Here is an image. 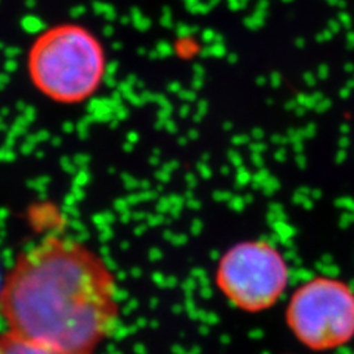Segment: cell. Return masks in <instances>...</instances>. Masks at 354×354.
<instances>
[{
  "label": "cell",
  "instance_id": "obj_6",
  "mask_svg": "<svg viewBox=\"0 0 354 354\" xmlns=\"http://www.w3.org/2000/svg\"><path fill=\"white\" fill-rule=\"evenodd\" d=\"M2 283H3V278H0V290H2Z\"/></svg>",
  "mask_w": 354,
  "mask_h": 354
},
{
  "label": "cell",
  "instance_id": "obj_1",
  "mask_svg": "<svg viewBox=\"0 0 354 354\" xmlns=\"http://www.w3.org/2000/svg\"><path fill=\"white\" fill-rule=\"evenodd\" d=\"M120 315L113 269L80 239L43 238L3 276L0 316L6 330L59 354H95L114 335Z\"/></svg>",
  "mask_w": 354,
  "mask_h": 354
},
{
  "label": "cell",
  "instance_id": "obj_5",
  "mask_svg": "<svg viewBox=\"0 0 354 354\" xmlns=\"http://www.w3.org/2000/svg\"><path fill=\"white\" fill-rule=\"evenodd\" d=\"M0 354H59L39 342L19 337L14 332L5 330L0 334Z\"/></svg>",
  "mask_w": 354,
  "mask_h": 354
},
{
  "label": "cell",
  "instance_id": "obj_4",
  "mask_svg": "<svg viewBox=\"0 0 354 354\" xmlns=\"http://www.w3.org/2000/svg\"><path fill=\"white\" fill-rule=\"evenodd\" d=\"M216 281L235 307L259 313L279 301L288 283V268L282 254L270 243L242 242L220 260Z\"/></svg>",
  "mask_w": 354,
  "mask_h": 354
},
{
  "label": "cell",
  "instance_id": "obj_3",
  "mask_svg": "<svg viewBox=\"0 0 354 354\" xmlns=\"http://www.w3.org/2000/svg\"><path fill=\"white\" fill-rule=\"evenodd\" d=\"M286 324L301 346L330 351L354 338V291L342 281L316 278L301 285L286 308Z\"/></svg>",
  "mask_w": 354,
  "mask_h": 354
},
{
  "label": "cell",
  "instance_id": "obj_2",
  "mask_svg": "<svg viewBox=\"0 0 354 354\" xmlns=\"http://www.w3.org/2000/svg\"><path fill=\"white\" fill-rule=\"evenodd\" d=\"M27 73L36 91L52 102L82 104L105 80V49L86 27L58 24L43 31L31 44Z\"/></svg>",
  "mask_w": 354,
  "mask_h": 354
}]
</instances>
